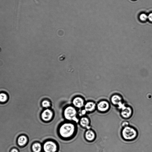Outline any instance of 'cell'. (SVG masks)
Segmentation results:
<instances>
[{
  "label": "cell",
  "mask_w": 152,
  "mask_h": 152,
  "mask_svg": "<svg viewBox=\"0 0 152 152\" xmlns=\"http://www.w3.org/2000/svg\"><path fill=\"white\" fill-rule=\"evenodd\" d=\"M75 127L73 124L66 122L60 126L59 131L60 136L63 139H68L74 134Z\"/></svg>",
  "instance_id": "1"
},
{
  "label": "cell",
  "mask_w": 152,
  "mask_h": 152,
  "mask_svg": "<svg viewBox=\"0 0 152 152\" xmlns=\"http://www.w3.org/2000/svg\"><path fill=\"white\" fill-rule=\"evenodd\" d=\"M123 138L128 141L134 140L138 135L137 131L134 128L129 126L124 128L121 132Z\"/></svg>",
  "instance_id": "2"
},
{
  "label": "cell",
  "mask_w": 152,
  "mask_h": 152,
  "mask_svg": "<svg viewBox=\"0 0 152 152\" xmlns=\"http://www.w3.org/2000/svg\"><path fill=\"white\" fill-rule=\"evenodd\" d=\"M77 112L75 108L71 105L68 106L64 111V115L66 119L69 121H75L78 122L77 117Z\"/></svg>",
  "instance_id": "3"
},
{
  "label": "cell",
  "mask_w": 152,
  "mask_h": 152,
  "mask_svg": "<svg viewBox=\"0 0 152 152\" xmlns=\"http://www.w3.org/2000/svg\"><path fill=\"white\" fill-rule=\"evenodd\" d=\"M42 146L43 150L44 152H57L59 149L57 144L52 141L45 142Z\"/></svg>",
  "instance_id": "4"
},
{
  "label": "cell",
  "mask_w": 152,
  "mask_h": 152,
  "mask_svg": "<svg viewBox=\"0 0 152 152\" xmlns=\"http://www.w3.org/2000/svg\"><path fill=\"white\" fill-rule=\"evenodd\" d=\"M53 116V112L49 109L44 110L41 113V117L42 120L45 122H48L52 119Z\"/></svg>",
  "instance_id": "5"
},
{
  "label": "cell",
  "mask_w": 152,
  "mask_h": 152,
  "mask_svg": "<svg viewBox=\"0 0 152 152\" xmlns=\"http://www.w3.org/2000/svg\"><path fill=\"white\" fill-rule=\"evenodd\" d=\"M112 103L115 105H117L121 109L125 105L123 102V98L121 96L118 94L113 95L111 98Z\"/></svg>",
  "instance_id": "6"
},
{
  "label": "cell",
  "mask_w": 152,
  "mask_h": 152,
  "mask_svg": "<svg viewBox=\"0 0 152 152\" xmlns=\"http://www.w3.org/2000/svg\"><path fill=\"white\" fill-rule=\"evenodd\" d=\"M97 108L98 110L100 112H105L109 109L110 104L107 101L102 100L98 104Z\"/></svg>",
  "instance_id": "7"
},
{
  "label": "cell",
  "mask_w": 152,
  "mask_h": 152,
  "mask_svg": "<svg viewBox=\"0 0 152 152\" xmlns=\"http://www.w3.org/2000/svg\"><path fill=\"white\" fill-rule=\"evenodd\" d=\"M121 115L125 119H128L131 117L132 114V108L129 106H124L121 109Z\"/></svg>",
  "instance_id": "8"
},
{
  "label": "cell",
  "mask_w": 152,
  "mask_h": 152,
  "mask_svg": "<svg viewBox=\"0 0 152 152\" xmlns=\"http://www.w3.org/2000/svg\"><path fill=\"white\" fill-rule=\"evenodd\" d=\"M72 104L75 108L81 109L84 106V100L81 97H76L73 100Z\"/></svg>",
  "instance_id": "9"
},
{
  "label": "cell",
  "mask_w": 152,
  "mask_h": 152,
  "mask_svg": "<svg viewBox=\"0 0 152 152\" xmlns=\"http://www.w3.org/2000/svg\"><path fill=\"white\" fill-rule=\"evenodd\" d=\"M84 110L86 112H91L94 111L97 107L96 103L93 101L87 102L84 105Z\"/></svg>",
  "instance_id": "10"
},
{
  "label": "cell",
  "mask_w": 152,
  "mask_h": 152,
  "mask_svg": "<svg viewBox=\"0 0 152 152\" xmlns=\"http://www.w3.org/2000/svg\"><path fill=\"white\" fill-rule=\"evenodd\" d=\"M85 137L87 141L92 142L95 140L96 138L95 132L92 130H87L85 133Z\"/></svg>",
  "instance_id": "11"
},
{
  "label": "cell",
  "mask_w": 152,
  "mask_h": 152,
  "mask_svg": "<svg viewBox=\"0 0 152 152\" xmlns=\"http://www.w3.org/2000/svg\"><path fill=\"white\" fill-rule=\"evenodd\" d=\"M80 123L81 126L84 128H89V127L90 121L87 117H82L80 120Z\"/></svg>",
  "instance_id": "12"
},
{
  "label": "cell",
  "mask_w": 152,
  "mask_h": 152,
  "mask_svg": "<svg viewBox=\"0 0 152 152\" xmlns=\"http://www.w3.org/2000/svg\"><path fill=\"white\" fill-rule=\"evenodd\" d=\"M32 149L33 152H41L43 150V146L40 143L37 142L33 145Z\"/></svg>",
  "instance_id": "13"
},
{
  "label": "cell",
  "mask_w": 152,
  "mask_h": 152,
  "mask_svg": "<svg viewBox=\"0 0 152 152\" xmlns=\"http://www.w3.org/2000/svg\"><path fill=\"white\" fill-rule=\"evenodd\" d=\"M27 142V139L26 137L24 136H21L19 138L18 143L19 145L20 146H24Z\"/></svg>",
  "instance_id": "14"
},
{
  "label": "cell",
  "mask_w": 152,
  "mask_h": 152,
  "mask_svg": "<svg viewBox=\"0 0 152 152\" xmlns=\"http://www.w3.org/2000/svg\"><path fill=\"white\" fill-rule=\"evenodd\" d=\"M42 107L45 109H49L51 107V103L50 101L48 100H44L41 103Z\"/></svg>",
  "instance_id": "15"
},
{
  "label": "cell",
  "mask_w": 152,
  "mask_h": 152,
  "mask_svg": "<svg viewBox=\"0 0 152 152\" xmlns=\"http://www.w3.org/2000/svg\"><path fill=\"white\" fill-rule=\"evenodd\" d=\"M139 19L142 22H145L148 20V15L145 13H142L139 15Z\"/></svg>",
  "instance_id": "16"
},
{
  "label": "cell",
  "mask_w": 152,
  "mask_h": 152,
  "mask_svg": "<svg viewBox=\"0 0 152 152\" xmlns=\"http://www.w3.org/2000/svg\"><path fill=\"white\" fill-rule=\"evenodd\" d=\"M8 99V96L6 94L2 93H0V101L2 102H4Z\"/></svg>",
  "instance_id": "17"
},
{
  "label": "cell",
  "mask_w": 152,
  "mask_h": 152,
  "mask_svg": "<svg viewBox=\"0 0 152 152\" xmlns=\"http://www.w3.org/2000/svg\"><path fill=\"white\" fill-rule=\"evenodd\" d=\"M129 123L128 121H123L122 123V126L123 127L125 128L127 126H129Z\"/></svg>",
  "instance_id": "18"
},
{
  "label": "cell",
  "mask_w": 152,
  "mask_h": 152,
  "mask_svg": "<svg viewBox=\"0 0 152 152\" xmlns=\"http://www.w3.org/2000/svg\"><path fill=\"white\" fill-rule=\"evenodd\" d=\"M148 20L152 22V12L150 13L148 15Z\"/></svg>",
  "instance_id": "19"
},
{
  "label": "cell",
  "mask_w": 152,
  "mask_h": 152,
  "mask_svg": "<svg viewBox=\"0 0 152 152\" xmlns=\"http://www.w3.org/2000/svg\"><path fill=\"white\" fill-rule=\"evenodd\" d=\"M10 152H19V151L17 149H13Z\"/></svg>",
  "instance_id": "20"
},
{
  "label": "cell",
  "mask_w": 152,
  "mask_h": 152,
  "mask_svg": "<svg viewBox=\"0 0 152 152\" xmlns=\"http://www.w3.org/2000/svg\"><path fill=\"white\" fill-rule=\"evenodd\" d=\"M133 1H136V0H133Z\"/></svg>",
  "instance_id": "21"
}]
</instances>
